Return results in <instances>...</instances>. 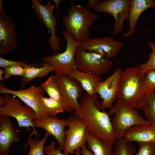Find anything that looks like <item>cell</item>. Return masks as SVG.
<instances>
[{
	"mask_svg": "<svg viewBox=\"0 0 155 155\" xmlns=\"http://www.w3.org/2000/svg\"><path fill=\"white\" fill-rule=\"evenodd\" d=\"M79 107L73 112L85 124L88 133L102 141L116 144L117 140L115 130L109 117L97 99L90 97L85 92L79 102Z\"/></svg>",
	"mask_w": 155,
	"mask_h": 155,
	"instance_id": "obj_1",
	"label": "cell"
},
{
	"mask_svg": "<svg viewBox=\"0 0 155 155\" xmlns=\"http://www.w3.org/2000/svg\"><path fill=\"white\" fill-rule=\"evenodd\" d=\"M145 74L137 66L122 71L119 80L117 100L133 108H142L148 96L155 90L147 85Z\"/></svg>",
	"mask_w": 155,
	"mask_h": 155,
	"instance_id": "obj_2",
	"label": "cell"
},
{
	"mask_svg": "<svg viewBox=\"0 0 155 155\" xmlns=\"http://www.w3.org/2000/svg\"><path fill=\"white\" fill-rule=\"evenodd\" d=\"M67 13L62 19L66 33L73 35L78 42L89 38L90 28L98 15L84 6L76 5L73 0L70 1Z\"/></svg>",
	"mask_w": 155,
	"mask_h": 155,
	"instance_id": "obj_3",
	"label": "cell"
},
{
	"mask_svg": "<svg viewBox=\"0 0 155 155\" xmlns=\"http://www.w3.org/2000/svg\"><path fill=\"white\" fill-rule=\"evenodd\" d=\"M6 115L13 117L16 120L18 129L27 127L29 130L32 127L36 138L39 135L33 125V121L37 117L34 111L30 107L23 106L19 99L8 93L0 96V116Z\"/></svg>",
	"mask_w": 155,
	"mask_h": 155,
	"instance_id": "obj_4",
	"label": "cell"
},
{
	"mask_svg": "<svg viewBox=\"0 0 155 155\" xmlns=\"http://www.w3.org/2000/svg\"><path fill=\"white\" fill-rule=\"evenodd\" d=\"M62 34L66 42V48L63 53L56 52L51 55L43 56L44 63L50 66L55 73L68 75L72 70L77 69L75 61L76 50L80 42H76L73 35H68L63 30Z\"/></svg>",
	"mask_w": 155,
	"mask_h": 155,
	"instance_id": "obj_5",
	"label": "cell"
},
{
	"mask_svg": "<svg viewBox=\"0 0 155 155\" xmlns=\"http://www.w3.org/2000/svg\"><path fill=\"white\" fill-rule=\"evenodd\" d=\"M108 113L110 115L115 114L111 121L117 139L123 137L125 132L133 126L151 125L140 115L137 110L118 100Z\"/></svg>",
	"mask_w": 155,
	"mask_h": 155,
	"instance_id": "obj_6",
	"label": "cell"
},
{
	"mask_svg": "<svg viewBox=\"0 0 155 155\" xmlns=\"http://www.w3.org/2000/svg\"><path fill=\"white\" fill-rule=\"evenodd\" d=\"M75 61L79 71L98 76L106 73L113 64L112 61L105 55L78 47L75 52Z\"/></svg>",
	"mask_w": 155,
	"mask_h": 155,
	"instance_id": "obj_7",
	"label": "cell"
},
{
	"mask_svg": "<svg viewBox=\"0 0 155 155\" xmlns=\"http://www.w3.org/2000/svg\"><path fill=\"white\" fill-rule=\"evenodd\" d=\"M68 128L65 131L63 150L65 155L73 153L74 150L85 145L87 141L86 126L77 116L70 115L68 118Z\"/></svg>",
	"mask_w": 155,
	"mask_h": 155,
	"instance_id": "obj_8",
	"label": "cell"
},
{
	"mask_svg": "<svg viewBox=\"0 0 155 155\" xmlns=\"http://www.w3.org/2000/svg\"><path fill=\"white\" fill-rule=\"evenodd\" d=\"M131 0H99L92 9L96 12L108 13L113 17L115 23L113 36L123 30V23L128 21Z\"/></svg>",
	"mask_w": 155,
	"mask_h": 155,
	"instance_id": "obj_9",
	"label": "cell"
},
{
	"mask_svg": "<svg viewBox=\"0 0 155 155\" xmlns=\"http://www.w3.org/2000/svg\"><path fill=\"white\" fill-rule=\"evenodd\" d=\"M34 11L37 17L42 21L45 27L51 33L48 42L52 49V54L60 50V38L57 36L55 26L57 24L56 17L54 15L53 11L54 5L51 1H49L46 4H41L40 0H32Z\"/></svg>",
	"mask_w": 155,
	"mask_h": 155,
	"instance_id": "obj_10",
	"label": "cell"
},
{
	"mask_svg": "<svg viewBox=\"0 0 155 155\" xmlns=\"http://www.w3.org/2000/svg\"><path fill=\"white\" fill-rule=\"evenodd\" d=\"M56 80L61 92L65 112L70 113L79 107L78 99L82 95L83 89L76 79L68 75L55 73Z\"/></svg>",
	"mask_w": 155,
	"mask_h": 155,
	"instance_id": "obj_11",
	"label": "cell"
},
{
	"mask_svg": "<svg viewBox=\"0 0 155 155\" xmlns=\"http://www.w3.org/2000/svg\"><path fill=\"white\" fill-rule=\"evenodd\" d=\"M3 1L0 0V54H9L17 46L16 26L9 14L4 12Z\"/></svg>",
	"mask_w": 155,
	"mask_h": 155,
	"instance_id": "obj_12",
	"label": "cell"
},
{
	"mask_svg": "<svg viewBox=\"0 0 155 155\" xmlns=\"http://www.w3.org/2000/svg\"><path fill=\"white\" fill-rule=\"evenodd\" d=\"M40 86H33L24 89L13 90L7 88L4 84L0 83V93H8L17 96L35 112L37 118L45 117L48 116L42 108L39 101V97L44 92Z\"/></svg>",
	"mask_w": 155,
	"mask_h": 155,
	"instance_id": "obj_13",
	"label": "cell"
},
{
	"mask_svg": "<svg viewBox=\"0 0 155 155\" xmlns=\"http://www.w3.org/2000/svg\"><path fill=\"white\" fill-rule=\"evenodd\" d=\"M122 71L119 67L106 80L101 81L96 89V92L102 99L100 104L103 110L111 108L118 99L119 80Z\"/></svg>",
	"mask_w": 155,
	"mask_h": 155,
	"instance_id": "obj_14",
	"label": "cell"
},
{
	"mask_svg": "<svg viewBox=\"0 0 155 155\" xmlns=\"http://www.w3.org/2000/svg\"><path fill=\"white\" fill-rule=\"evenodd\" d=\"M123 46L112 37L89 38L80 42L78 47L87 51L102 54L110 59L117 56Z\"/></svg>",
	"mask_w": 155,
	"mask_h": 155,
	"instance_id": "obj_15",
	"label": "cell"
},
{
	"mask_svg": "<svg viewBox=\"0 0 155 155\" xmlns=\"http://www.w3.org/2000/svg\"><path fill=\"white\" fill-rule=\"evenodd\" d=\"M67 125V119H59L55 116H47L41 118L36 117L33 121L34 128H42L52 135L57 141L59 146L63 150L65 138V129Z\"/></svg>",
	"mask_w": 155,
	"mask_h": 155,
	"instance_id": "obj_16",
	"label": "cell"
},
{
	"mask_svg": "<svg viewBox=\"0 0 155 155\" xmlns=\"http://www.w3.org/2000/svg\"><path fill=\"white\" fill-rule=\"evenodd\" d=\"M16 130L9 116H0V155H9L12 143L20 141Z\"/></svg>",
	"mask_w": 155,
	"mask_h": 155,
	"instance_id": "obj_17",
	"label": "cell"
},
{
	"mask_svg": "<svg viewBox=\"0 0 155 155\" xmlns=\"http://www.w3.org/2000/svg\"><path fill=\"white\" fill-rule=\"evenodd\" d=\"M123 137L128 143L155 142V127L151 125H135L126 131Z\"/></svg>",
	"mask_w": 155,
	"mask_h": 155,
	"instance_id": "obj_18",
	"label": "cell"
},
{
	"mask_svg": "<svg viewBox=\"0 0 155 155\" xmlns=\"http://www.w3.org/2000/svg\"><path fill=\"white\" fill-rule=\"evenodd\" d=\"M151 8H155V0H131L128 19L129 28L126 33L123 34L124 38L128 37L133 34L141 14Z\"/></svg>",
	"mask_w": 155,
	"mask_h": 155,
	"instance_id": "obj_19",
	"label": "cell"
},
{
	"mask_svg": "<svg viewBox=\"0 0 155 155\" xmlns=\"http://www.w3.org/2000/svg\"><path fill=\"white\" fill-rule=\"evenodd\" d=\"M68 76L78 80L83 89L90 97L97 99V94L96 92V89L101 81L100 76L83 72L77 69L71 71Z\"/></svg>",
	"mask_w": 155,
	"mask_h": 155,
	"instance_id": "obj_20",
	"label": "cell"
},
{
	"mask_svg": "<svg viewBox=\"0 0 155 155\" xmlns=\"http://www.w3.org/2000/svg\"><path fill=\"white\" fill-rule=\"evenodd\" d=\"M24 68V72L21 79V86H25L32 80L37 78H42L47 75L50 72L53 71L52 68L49 65L44 63L40 67H36L29 65Z\"/></svg>",
	"mask_w": 155,
	"mask_h": 155,
	"instance_id": "obj_21",
	"label": "cell"
},
{
	"mask_svg": "<svg viewBox=\"0 0 155 155\" xmlns=\"http://www.w3.org/2000/svg\"><path fill=\"white\" fill-rule=\"evenodd\" d=\"M88 148L94 155H115L112 142L102 141L87 133Z\"/></svg>",
	"mask_w": 155,
	"mask_h": 155,
	"instance_id": "obj_22",
	"label": "cell"
},
{
	"mask_svg": "<svg viewBox=\"0 0 155 155\" xmlns=\"http://www.w3.org/2000/svg\"><path fill=\"white\" fill-rule=\"evenodd\" d=\"M40 86L50 98L64 105L62 93L57 83L55 74L51 75L47 80L42 83Z\"/></svg>",
	"mask_w": 155,
	"mask_h": 155,
	"instance_id": "obj_23",
	"label": "cell"
},
{
	"mask_svg": "<svg viewBox=\"0 0 155 155\" xmlns=\"http://www.w3.org/2000/svg\"><path fill=\"white\" fill-rule=\"evenodd\" d=\"M44 92L39 97L40 105L46 115L49 116H55L57 114L65 112V108L62 104L50 98L44 96Z\"/></svg>",
	"mask_w": 155,
	"mask_h": 155,
	"instance_id": "obj_24",
	"label": "cell"
},
{
	"mask_svg": "<svg viewBox=\"0 0 155 155\" xmlns=\"http://www.w3.org/2000/svg\"><path fill=\"white\" fill-rule=\"evenodd\" d=\"M34 134L32 131L28 139L26 144L30 146V149L27 155H44V145L46 140L50 134L46 132L44 137L40 140L37 141L36 138L32 139V136Z\"/></svg>",
	"mask_w": 155,
	"mask_h": 155,
	"instance_id": "obj_25",
	"label": "cell"
},
{
	"mask_svg": "<svg viewBox=\"0 0 155 155\" xmlns=\"http://www.w3.org/2000/svg\"><path fill=\"white\" fill-rule=\"evenodd\" d=\"M142 108L147 121L155 127V90L148 96Z\"/></svg>",
	"mask_w": 155,
	"mask_h": 155,
	"instance_id": "obj_26",
	"label": "cell"
},
{
	"mask_svg": "<svg viewBox=\"0 0 155 155\" xmlns=\"http://www.w3.org/2000/svg\"><path fill=\"white\" fill-rule=\"evenodd\" d=\"M136 152L135 146L131 142H127L123 137L117 140L113 151L115 155H133Z\"/></svg>",
	"mask_w": 155,
	"mask_h": 155,
	"instance_id": "obj_27",
	"label": "cell"
},
{
	"mask_svg": "<svg viewBox=\"0 0 155 155\" xmlns=\"http://www.w3.org/2000/svg\"><path fill=\"white\" fill-rule=\"evenodd\" d=\"M148 44L152 51L149 54L148 60L145 63L137 65L145 74L149 70L155 69V43L148 42Z\"/></svg>",
	"mask_w": 155,
	"mask_h": 155,
	"instance_id": "obj_28",
	"label": "cell"
},
{
	"mask_svg": "<svg viewBox=\"0 0 155 155\" xmlns=\"http://www.w3.org/2000/svg\"><path fill=\"white\" fill-rule=\"evenodd\" d=\"M137 143L139 150L134 155H155V142Z\"/></svg>",
	"mask_w": 155,
	"mask_h": 155,
	"instance_id": "obj_29",
	"label": "cell"
},
{
	"mask_svg": "<svg viewBox=\"0 0 155 155\" xmlns=\"http://www.w3.org/2000/svg\"><path fill=\"white\" fill-rule=\"evenodd\" d=\"M4 78L8 79L14 76L22 77L24 72V68L22 66L14 65L6 67L5 68Z\"/></svg>",
	"mask_w": 155,
	"mask_h": 155,
	"instance_id": "obj_30",
	"label": "cell"
},
{
	"mask_svg": "<svg viewBox=\"0 0 155 155\" xmlns=\"http://www.w3.org/2000/svg\"><path fill=\"white\" fill-rule=\"evenodd\" d=\"M29 65L23 61L10 60L0 57V68H5L9 66L17 65L22 66L24 68L28 66Z\"/></svg>",
	"mask_w": 155,
	"mask_h": 155,
	"instance_id": "obj_31",
	"label": "cell"
},
{
	"mask_svg": "<svg viewBox=\"0 0 155 155\" xmlns=\"http://www.w3.org/2000/svg\"><path fill=\"white\" fill-rule=\"evenodd\" d=\"M61 150L59 146L57 149L55 148V144L53 141L44 147V152L46 155H65L61 152Z\"/></svg>",
	"mask_w": 155,
	"mask_h": 155,
	"instance_id": "obj_32",
	"label": "cell"
},
{
	"mask_svg": "<svg viewBox=\"0 0 155 155\" xmlns=\"http://www.w3.org/2000/svg\"><path fill=\"white\" fill-rule=\"evenodd\" d=\"M146 82L151 89L155 90V69L148 70L145 74Z\"/></svg>",
	"mask_w": 155,
	"mask_h": 155,
	"instance_id": "obj_33",
	"label": "cell"
},
{
	"mask_svg": "<svg viewBox=\"0 0 155 155\" xmlns=\"http://www.w3.org/2000/svg\"><path fill=\"white\" fill-rule=\"evenodd\" d=\"M80 153L82 155H94L91 151L87 149L85 145L81 148Z\"/></svg>",
	"mask_w": 155,
	"mask_h": 155,
	"instance_id": "obj_34",
	"label": "cell"
},
{
	"mask_svg": "<svg viewBox=\"0 0 155 155\" xmlns=\"http://www.w3.org/2000/svg\"><path fill=\"white\" fill-rule=\"evenodd\" d=\"M99 1V0H89L87 4V8L93 9Z\"/></svg>",
	"mask_w": 155,
	"mask_h": 155,
	"instance_id": "obj_35",
	"label": "cell"
},
{
	"mask_svg": "<svg viewBox=\"0 0 155 155\" xmlns=\"http://www.w3.org/2000/svg\"><path fill=\"white\" fill-rule=\"evenodd\" d=\"M53 1L54 2L55 7L56 9L57 16L58 17V21H59V18H58V15H59V5L61 3V2L62 1L61 0H53Z\"/></svg>",
	"mask_w": 155,
	"mask_h": 155,
	"instance_id": "obj_36",
	"label": "cell"
},
{
	"mask_svg": "<svg viewBox=\"0 0 155 155\" xmlns=\"http://www.w3.org/2000/svg\"><path fill=\"white\" fill-rule=\"evenodd\" d=\"M5 70L3 69H0V82H1L3 80L4 76Z\"/></svg>",
	"mask_w": 155,
	"mask_h": 155,
	"instance_id": "obj_37",
	"label": "cell"
},
{
	"mask_svg": "<svg viewBox=\"0 0 155 155\" xmlns=\"http://www.w3.org/2000/svg\"><path fill=\"white\" fill-rule=\"evenodd\" d=\"M81 148H78L76 150V152L75 155H79L80 154Z\"/></svg>",
	"mask_w": 155,
	"mask_h": 155,
	"instance_id": "obj_38",
	"label": "cell"
}]
</instances>
